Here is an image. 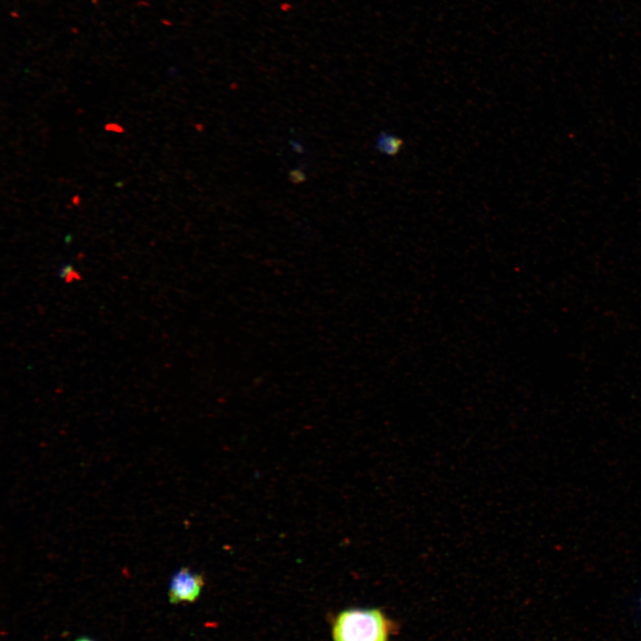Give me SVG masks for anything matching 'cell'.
I'll list each match as a JSON object with an SVG mask.
<instances>
[{
	"label": "cell",
	"mask_w": 641,
	"mask_h": 641,
	"mask_svg": "<svg viewBox=\"0 0 641 641\" xmlns=\"http://www.w3.org/2000/svg\"><path fill=\"white\" fill-rule=\"evenodd\" d=\"M398 625L381 610L351 608L340 612L332 624L334 641H388Z\"/></svg>",
	"instance_id": "6da1fadb"
},
{
	"label": "cell",
	"mask_w": 641,
	"mask_h": 641,
	"mask_svg": "<svg viewBox=\"0 0 641 641\" xmlns=\"http://www.w3.org/2000/svg\"><path fill=\"white\" fill-rule=\"evenodd\" d=\"M205 584L201 574L182 567L172 576L168 587V600L171 604L193 603L200 595Z\"/></svg>",
	"instance_id": "7a4b0ae2"
},
{
	"label": "cell",
	"mask_w": 641,
	"mask_h": 641,
	"mask_svg": "<svg viewBox=\"0 0 641 641\" xmlns=\"http://www.w3.org/2000/svg\"><path fill=\"white\" fill-rule=\"evenodd\" d=\"M402 141L390 134H382L377 140V149L388 155L395 154L402 145Z\"/></svg>",
	"instance_id": "3957f363"
},
{
	"label": "cell",
	"mask_w": 641,
	"mask_h": 641,
	"mask_svg": "<svg viewBox=\"0 0 641 641\" xmlns=\"http://www.w3.org/2000/svg\"><path fill=\"white\" fill-rule=\"evenodd\" d=\"M288 180L293 184H299L306 180V174L299 168L292 169L288 173Z\"/></svg>",
	"instance_id": "277c9868"
},
{
	"label": "cell",
	"mask_w": 641,
	"mask_h": 641,
	"mask_svg": "<svg viewBox=\"0 0 641 641\" xmlns=\"http://www.w3.org/2000/svg\"><path fill=\"white\" fill-rule=\"evenodd\" d=\"M292 148L297 153H303L304 152V147L302 144L298 142L292 141L291 142Z\"/></svg>",
	"instance_id": "5b68a950"
},
{
	"label": "cell",
	"mask_w": 641,
	"mask_h": 641,
	"mask_svg": "<svg viewBox=\"0 0 641 641\" xmlns=\"http://www.w3.org/2000/svg\"><path fill=\"white\" fill-rule=\"evenodd\" d=\"M74 641H94V640L88 637H80L75 639Z\"/></svg>",
	"instance_id": "8992f818"
}]
</instances>
